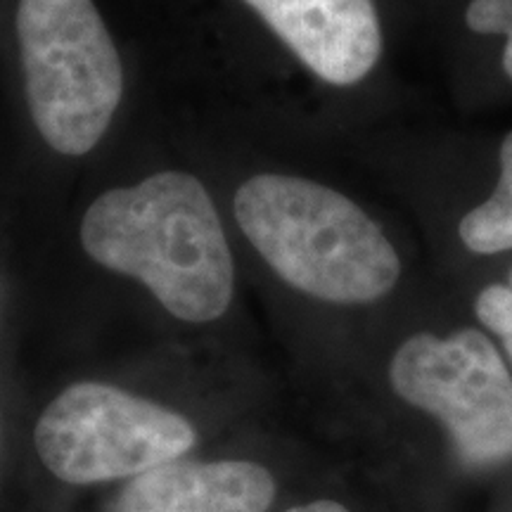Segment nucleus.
Segmentation results:
<instances>
[{"instance_id": "obj_5", "label": "nucleus", "mask_w": 512, "mask_h": 512, "mask_svg": "<svg viewBox=\"0 0 512 512\" xmlns=\"http://www.w3.org/2000/svg\"><path fill=\"white\" fill-rule=\"evenodd\" d=\"M396 394L437 415L470 465L512 458V377L486 335H415L392 361Z\"/></svg>"}, {"instance_id": "obj_9", "label": "nucleus", "mask_w": 512, "mask_h": 512, "mask_svg": "<svg viewBox=\"0 0 512 512\" xmlns=\"http://www.w3.org/2000/svg\"><path fill=\"white\" fill-rule=\"evenodd\" d=\"M465 19L467 27L477 34H503L508 38L503 69L512 79V0H472Z\"/></svg>"}, {"instance_id": "obj_10", "label": "nucleus", "mask_w": 512, "mask_h": 512, "mask_svg": "<svg viewBox=\"0 0 512 512\" xmlns=\"http://www.w3.org/2000/svg\"><path fill=\"white\" fill-rule=\"evenodd\" d=\"M477 316L491 332L501 337L512 358V273L508 285H491L477 297Z\"/></svg>"}, {"instance_id": "obj_11", "label": "nucleus", "mask_w": 512, "mask_h": 512, "mask_svg": "<svg viewBox=\"0 0 512 512\" xmlns=\"http://www.w3.org/2000/svg\"><path fill=\"white\" fill-rule=\"evenodd\" d=\"M287 512H349L344 505L332 503V501H316L309 505H297V508H290Z\"/></svg>"}, {"instance_id": "obj_2", "label": "nucleus", "mask_w": 512, "mask_h": 512, "mask_svg": "<svg viewBox=\"0 0 512 512\" xmlns=\"http://www.w3.org/2000/svg\"><path fill=\"white\" fill-rule=\"evenodd\" d=\"M235 219L287 285L316 299L375 302L401 275L399 254L366 211L306 178H249L235 195Z\"/></svg>"}, {"instance_id": "obj_4", "label": "nucleus", "mask_w": 512, "mask_h": 512, "mask_svg": "<svg viewBox=\"0 0 512 512\" xmlns=\"http://www.w3.org/2000/svg\"><path fill=\"white\" fill-rule=\"evenodd\" d=\"M195 441V427L183 415L100 382L64 389L34 432L41 463L79 486L138 477L174 463Z\"/></svg>"}, {"instance_id": "obj_8", "label": "nucleus", "mask_w": 512, "mask_h": 512, "mask_svg": "<svg viewBox=\"0 0 512 512\" xmlns=\"http://www.w3.org/2000/svg\"><path fill=\"white\" fill-rule=\"evenodd\" d=\"M460 240L477 254H496L512 249V133L501 145V178L494 195L463 216Z\"/></svg>"}, {"instance_id": "obj_7", "label": "nucleus", "mask_w": 512, "mask_h": 512, "mask_svg": "<svg viewBox=\"0 0 512 512\" xmlns=\"http://www.w3.org/2000/svg\"><path fill=\"white\" fill-rule=\"evenodd\" d=\"M275 482L247 460L159 465L133 477L112 512H266Z\"/></svg>"}, {"instance_id": "obj_1", "label": "nucleus", "mask_w": 512, "mask_h": 512, "mask_svg": "<svg viewBox=\"0 0 512 512\" xmlns=\"http://www.w3.org/2000/svg\"><path fill=\"white\" fill-rule=\"evenodd\" d=\"M95 264L138 278L171 316L209 323L233 299V256L219 211L195 176L162 171L100 195L81 223Z\"/></svg>"}, {"instance_id": "obj_3", "label": "nucleus", "mask_w": 512, "mask_h": 512, "mask_svg": "<svg viewBox=\"0 0 512 512\" xmlns=\"http://www.w3.org/2000/svg\"><path fill=\"white\" fill-rule=\"evenodd\" d=\"M31 117L55 152H91L117 112L124 69L93 0H19Z\"/></svg>"}, {"instance_id": "obj_6", "label": "nucleus", "mask_w": 512, "mask_h": 512, "mask_svg": "<svg viewBox=\"0 0 512 512\" xmlns=\"http://www.w3.org/2000/svg\"><path fill=\"white\" fill-rule=\"evenodd\" d=\"M313 74L335 86L366 79L382 53L373 0H245Z\"/></svg>"}]
</instances>
